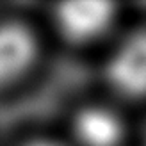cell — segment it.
<instances>
[{"instance_id": "6da1fadb", "label": "cell", "mask_w": 146, "mask_h": 146, "mask_svg": "<svg viewBox=\"0 0 146 146\" xmlns=\"http://www.w3.org/2000/svg\"><path fill=\"white\" fill-rule=\"evenodd\" d=\"M107 78L123 96H146V31L132 34L114 50L107 62Z\"/></svg>"}, {"instance_id": "7a4b0ae2", "label": "cell", "mask_w": 146, "mask_h": 146, "mask_svg": "<svg viewBox=\"0 0 146 146\" xmlns=\"http://www.w3.org/2000/svg\"><path fill=\"white\" fill-rule=\"evenodd\" d=\"M55 23L66 39L86 43L102 36L114 20V5L109 2H66L57 5Z\"/></svg>"}, {"instance_id": "3957f363", "label": "cell", "mask_w": 146, "mask_h": 146, "mask_svg": "<svg viewBox=\"0 0 146 146\" xmlns=\"http://www.w3.org/2000/svg\"><path fill=\"white\" fill-rule=\"evenodd\" d=\"M36 39L27 27L0 25V86L23 75L36 59Z\"/></svg>"}, {"instance_id": "277c9868", "label": "cell", "mask_w": 146, "mask_h": 146, "mask_svg": "<svg viewBox=\"0 0 146 146\" xmlns=\"http://www.w3.org/2000/svg\"><path fill=\"white\" fill-rule=\"evenodd\" d=\"M73 134L82 146H116L123 135V125L112 111L91 105L75 114Z\"/></svg>"}, {"instance_id": "5b68a950", "label": "cell", "mask_w": 146, "mask_h": 146, "mask_svg": "<svg viewBox=\"0 0 146 146\" xmlns=\"http://www.w3.org/2000/svg\"><path fill=\"white\" fill-rule=\"evenodd\" d=\"M23 146H61V144H57L54 141H46V139H39V141H31Z\"/></svg>"}]
</instances>
